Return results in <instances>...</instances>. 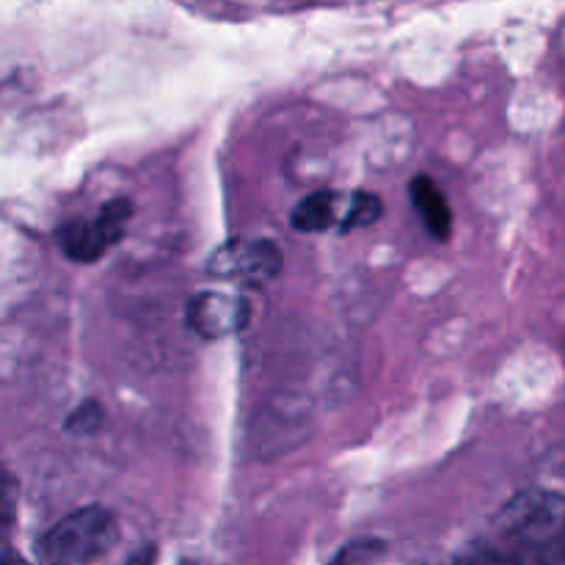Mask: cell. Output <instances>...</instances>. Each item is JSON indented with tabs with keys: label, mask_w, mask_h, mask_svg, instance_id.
<instances>
[{
	"label": "cell",
	"mask_w": 565,
	"mask_h": 565,
	"mask_svg": "<svg viewBox=\"0 0 565 565\" xmlns=\"http://www.w3.org/2000/svg\"><path fill=\"white\" fill-rule=\"evenodd\" d=\"M384 213V204L375 193L370 191H356L348 202L345 215L340 221V232H353V230H364V226H373L375 221L381 218Z\"/></svg>",
	"instance_id": "obj_8"
},
{
	"label": "cell",
	"mask_w": 565,
	"mask_h": 565,
	"mask_svg": "<svg viewBox=\"0 0 565 565\" xmlns=\"http://www.w3.org/2000/svg\"><path fill=\"white\" fill-rule=\"evenodd\" d=\"M119 539V524L105 508H81L61 519L39 541L47 565H83L103 557Z\"/></svg>",
	"instance_id": "obj_2"
},
{
	"label": "cell",
	"mask_w": 565,
	"mask_h": 565,
	"mask_svg": "<svg viewBox=\"0 0 565 565\" xmlns=\"http://www.w3.org/2000/svg\"><path fill=\"white\" fill-rule=\"evenodd\" d=\"M497 530L541 565H565V497L530 489L497 513Z\"/></svg>",
	"instance_id": "obj_1"
},
{
	"label": "cell",
	"mask_w": 565,
	"mask_h": 565,
	"mask_svg": "<svg viewBox=\"0 0 565 565\" xmlns=\"http://www.w3.org/2000/svg\"><path fill=\"white\" fill-rule=\"evenodd\" d=\"M456 565H522L511 552L491 544H472L456 557Z\"/></svg>",
	"instance_id": "obj_10"
},
{
	"label": "cell",
	"mask_w": 565,
	"mask_h": 565,
	"mask_svg": "<svg viewBox=\"0 0 565 565\" xmlns=\"http://www.w3.org/2000/svg\"><path fill=\"white\" fill-rule=\"evenodd\" d=\"M58 246L75 263H97L114 243L103 232L99 221H70L58 230Z\"/></svg>",
	"instance_id": "obj_5"
},
{
	"label": "cell",
	"mask_w": 565,
	"mask_h": 565,
	"mask_svg": "<svg viewBox=\"0 0 565 565\" xmlns=\"http://www.w3.org/2000/svg\"><path fill=\"white\" fill-rule=\"evenodd\" d=\"M3 565H28L25 561H22L20 555H17V552H6V561H3Z\"/></svg>",
	"instance_id": "obj_13"
},
{
	"label": "cell",
	"mask_w": 565,
	"mask_h": 565,
	"mask_svg": "<svg viewBox=\"0 0 565 565\" xmlns=\"http://www.w3.org/2000/svg\"><path fill=\"white\" fill-rule=\"evenodd\" d=\"M412 202L417 207V213L423 215V224L436 241H447L452 230V213L450 204H447L445 193L439 191L430 177H417L412 182Z\"/></svg>",
	"instance_id": "obj_6"
},
{
	"label": "cell",
	"mask_w": 565,
	"mask_h": 565,
	"mask_svg": "<svg viewBox=\"0 0 565 565\" xmlns=\"http://www.w3.org/2000/svg\"><path fill=\"white\" fill-rule=\"evenodd\" d=\"M252 320V303L235 292L202 290L188 298L185 323L202 340H226Z\"/></svg>",
	"instance_id": "obj_4"
},
{
	"label": "cell",
	"mask_w": 565,
	"mask_h": 565,
	"mask_svg": "<svg viewBox=\"0 0 565 565\" xmlns=\"http://www.w3.org/2000/svg\"><path fill=\"white\" fill-rule=\"evenodd\" d=\"M154 557H158V552H154V546L147 544L127 561V565H154Z\"/></svg>",
	"instance_id": "obj_12"
},
{
	"label": "cell",
	"mask_w": 565,
	"mask_h": 565,
	"mask_svg": "<svg viewBox=\"0 0 565 565\" xmlns=\"http://www.w3.org/2000/svg\"><path fill=\"white\" fill-rule=\"evenodd\" d=\"M281 265H285V257H281L276 243L237 237V241L224 243L210 257L207 270L215 279L237 281V285L246 287H263L281 274Z\"/></svg>",
	"instance_id": "obj_3"
},
{
	"label": "cell",
	"mask_w": 565,
	"mask_h": 565,
	"mask_svg": "<svg viewBox=\"0 0 565 565\" xmlns=\"http://www.w3.org/2000/svg\"><path fill=\"white\" fill-rule=\"evenodd\" d=\"M103 419H105L103 406H99V403H94V401H86L70 414V419H66L64 428L70 430V434H77V436H92L94 430L103 425Z\"/></svg>",
	"instance_id": "obj_11"
},
{
	"label": "cell",
	"mask_w": 565,
	"mask_h": 565,
	"mask_svg": "<svg viewBox=\"0 0 565 565\" xmlns=\"http://www.w3.org/2000/svg\"><path fill=\"white\" fill-rule=\"evenodd\" d=\"M340 207V193L318 191L296 204V210H292V226L298 232H329L331 226L340 230V221L345 215Z\"/></svg>",
	"instance_id": "obj_7"
},
{
	"label": "cell",
	"mask_w": 565,
	"mask_h": 565,
	"mask_svg": "<svg viewBox=\"0 0 565 565\" xmlns=\"http://www.w3.org/2000/svg\"><path fill=\"white\" fill-rule=\"evenodd\" d=\"M130 218H132V204L127 202V199H110V202H105L97 213L99 226H103V232L108 235V241L114 243V246L121 241Z\"/></svg>",
	"instance_id": "obj_9"
}]
</instances>
